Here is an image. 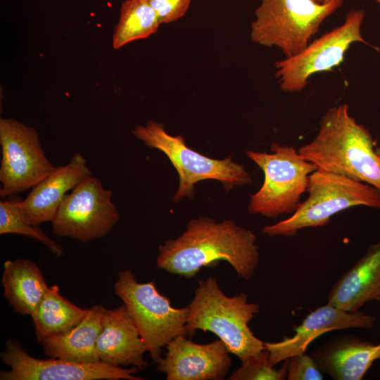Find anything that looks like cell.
I'll use <instances>...</instances> for the list:
<instances>
[{
  "label": "cell",
  "instance_id": "1",
  "mask_svg": "<svg viewBox=\"0 0 380 380\" xmlns=\"http://www.w3.org/2000/svg\"><path fill=\"white\" fill-rule=\"evenodd\" d=\"M256 236L231 220L201 216L184 232L159 246L156 265L170 274L191 278L202 267L227 262L243 279H251L260 261Z\"/></svg>",
  "mask_w": 380,
  "mask_h": 380
},
{
  "label": "cell",
  "instance_id": "2",
  "mask_svg": "<svg viewBox=\"0 0 380 380\" xmlns=\"http://www.w3.org/2000/svg\"><path fill=\"white\" fill-rule=\"evenodd\" d=\"M369 131L349 113L343 103L329 108L317 134L299 153L317 169L373 186L380 191V159Z\"/></svg>",
  "mask_w": 380,
  "mask_h": 380
},
{
  "label": "cell",
  "instance_id": "3",
  "mask_svg": "<svg viewBox=\"0 0 380 380\" xmlns=\"http://www.w3.org/2000/svg\"><path fill=\"white\" fill-rule=\"evenodd\" d=\"M187 308V334L197 330L215 334L241 362L265 349L264 342L248 326L259 312L260 305L249 303L246 293L227 296L216 278L209 276L198 282Z\"/></svg>",
  "mask_w": 380,
  "mask_h": 380
},
{
  "label": "cell",
  "instance_id": "4",
  "mask_svg": "<svg viewBox=\"0 0 380 380\" xmlns=\"http://www.w3.org/2000/svg\"><path fill=\"white\" fill-rule=\"evenodd\" d=\"M307 198L287 219L267 225L269 236L291 237L305 228L328 224L336 214L359 205L380 210V191L372 185L317 169L309 176Z\"/></svg>",
  "mask_w": 380,
  "mask_h": 380
},
{
  "label": "cell",
  "instance_id": "5",
  "mask_svg": "<svg viewBox=\"0 0 380 380\" xmlns=\"http://www.w3.org/2000/svg\"><path fill=\"white\" fill-rule=\"evenodd\" d=\"M345 0H260L251 24L255 44L280 49L285 57L295 56L311 42L324 21Z\"/></svg>",
  "mask_w": 380,
  "mask_h": 380
},
{
  "label": "cell",
  "instance_id": "6",
  "mask_svg": "<svg viewBox=\"0 0 380 380\" xmlns=\"http://www.w3.org/2000/svg\"><path fill=\"white\" fill-rule=\"evenodd\" d=\"M132 134L146 146L163 152L176 170L179 186L174 202L193 198L195 184L203 180L219 181L226 191L252 183L249 172L231 156L215 159L203 155L189 147L182 134H169L162 123L149 121L137 126Z\"/></svg>",
  "mask_w": 380,
  "mask_h": 380
},
{
  "label": "cell",
  "instance_id": "7",
  "mask_svg": "<svg viewBox=\"0 0 380 380\" xmlns=\"http://www.w3.org/2000/svg\"><path fill=\"white\" fill-rule=\"evenodd\" d=\"M271 153L247 151V157L263 172L264 181L251 195L248 210L270 218L292 215L307 191L309 176L317 167L293 146L274 142Z\"/></svg>",
  "mask_w": 380,
  "mask_h": 380
},
{
  "label": "cell",
  "instance_id": "8",
  "mask_svg": "<svg viewBox=\"0 0 380 380\" xmlns=\"http://www.w3.org/2000/svg\"><path fill=\"white\" fill-rule=\"evenodd\" d=\"M114 291L126 306L153 362L159 361L163 348L172 339L187 334L188 308L173 307L158 291L154 280L139 282L131 270H120Z\"/></svg>",
  "mask_w": 380,
  "mask_h": 380
},
{
  "label": "cell",
  "instance_id": "9",
  "mask_svg": "<svg viewBox=\"0 0 380 380\" xmlns=\"http://www.w3.org/2000/svg\"><path fill=\"white\" fill-rule=\"evenodd\" d=\"M365 16L363 9L350 11L341 25L310 42L298 54L277 61L275 77L280 89L289 93L300 92L313 75L340 65L353 43L370 45L362 34Z\"/></svg>",
  "mask_w": 380,
  "mask_h": 380
},
{
  "label": "cell",
  "instance_id": "10",
  "mask_svg": "<svg viewBox=\"0 0 380 380\" xmlns=\"http://www.w3.org/2000/svg\"><path fill=\"white\" fill-rule=\"evenodd\" d=\"M120 220L112 191L91 176L67 194L52 220V233L87 242L107 235Z\"/></svg>",
  "mask_w": 380,
  "mask_h": 380
},
{
  "label": "cell",
  "instance_id": "11",
  "mask_svg": "<svg viewBox=\"0 0 380 380\" xmlns=\"http://www.w3.org/2000/svg\"><path fill=\"white\" fill-rule=\"evenodd\" d=\"M0 196L32 189L57 167L47 158L37 131L15 119H0Z\"/></svg>",
  "mask_w": 380,
  "mask_h": 380
},
{
  "label": "cell",
  "instance_id": "12",
  "mask_svg": "<svg viewBox=\"0 0 380 380\" xmlns=\"http://www.w3.org/2000/svg\"><path fill=\"white\" fill-rule=\"evenodd\" d=\"M9 370L0 372L1 380H143L135 375L143 368L105 364L80 363L60 358L39 359L31 356L18 341L9 339L0 355Z\"/></svg>",
  "mask_w": 380,
  "mask_h": 380
},
{
  "label": "cell",
  "instance_id": "13",
  "mask_svg": "<svg viewBox=\"0 0 380 380\" xmlns=\"http://www.w3.org/2000/svg\"><path fill=\"white\" fill-rule=\"evenodd\" d=\"M166 347L157 369L167 380H222L232 365L230 353L220 339L199 344L181 335Z\"/></svg>",
  "mask_w": 380,
  "mask_h": 380
},
{
  "label": "cell",
  "instance_id": "14",
  "mask_svg": "<svg viewBox=\"0 0 380 380\" xmlns=\"http://www.w3.org/2000/svg\"><path fill=\"white\" fill-rule=\"evenodd\" d=\"M376 317L360 310L348 312L329 304L308 314L300 324L295 326L294 334L278 342H264L273 366L294 355L305 353L310 343L322 334L333 330L373 328Z\"/></svg>",
  "mask_w": 380,
  "mask_h": 380
},
{
  "label": "cell",
  "instance_id": "15",
  "mask_svg": "<svg viewBox=\"0 0 380 380\" xmlns=\"http://www.w3.org/2000/svg\"><path fill=\"white\" fill-rule=\"evenodd\" d=\"M91 175L85 158L80 153H74L65 165L57 167L20 200L27 220L35 226L52 222L67 192Z\"/></svg>",
  "mask_w": 380,
  "mask_h": 380
},
{
  "label": "cell",
  "instance_id": "16",
  "mask_svg": "<svg viewBox=\"0 0 380 380\" xmlns=\"http://www.w3.org/2000/svg\"><path fill=\"white\" fill-rule=\"evenodd\" d=\"M96 350L100 362L107 365L141 368L148 365L144 358L146 344L124 304L105 309Z\"/></svg>",
  "mask_w": 380,
  "mask_h": 380
},
{
  "label": "cell",
  "instance_id": "17",
  "mask_svg": "<svg viewBox=\"0 0 380 380\" xmlns=\"http://www.w3.org/2000/svg\"><path fill=\"white\" fill-rule=\"evenodd\" d=\"M380 301V240L332 285L327 303L348 312L358 311L369 301Z\"/></svg>",
  "mask_w": 380,
  "mask_h": 380
},
{
  "label": "cell",
  "instance_id": "18",
  "mask_svg": "<svg viewBox=\"0 0 380 380\" xmlns=\"http://www.w3.org/2000/svg\"><path fill=\"white\" fill-rule=\"evenodd\" d=\"M322 372L334 380H361L380 359V343L374 344L350 335L335 336L310 354Z\"/></svg>",
  "mask_w": 380,
  "mask_h": 380
},
{
  "label": "cell",
  "instance_id": "19",
  "mask_svg": "<svg viewBox=\"0 0 380 380\" xmlns=\"http://www.w3.org/2000/svg\"><path fill=\"white\" fill-rule=\"evenodd\" d=\"M105 309L101 305L87 308L84 317L74 327L39 342L45 355L80 363L100 362L96 343Z\"/></svg>",
  "mask_w": 380,
  "mask_h": 380
},
{
  "label": "cell",
  "instance_id": "20",
  "mask_svg": "<svg viewBox=\"0 0 380 380\" xmlns=\"http://www.w3.org/2000/svg\"><path fill=\"white\" fill-rule=\"evenodd\" d=\"M1 284L4 298L23 316L33 314L49 287L37 265L25 258L4 262Z\"/></svg>",
  "mask_w": 380,
  "mask_h": 380
},
{
  "label": "cell",
  "instance_id": "21",
  "mask_svg": "<svg viewBox=\"0 0 380 380\" xmlns=\"http://www.w3.org/2000/svg\"><path fill=\"white\" fill-rule=\"evenodd\" d=\"M87 311V308H81L63 297L57 285L49 286L30 316L38 343L70 330L82 319Z\"/></svg>",
  "mask_w": 380,
  "mask_h": 380
},
{
  "label": "cell",
  "instance_id": "22",
  "mask_svg": "<svg viewBox=\"0 0 380 380\" xmlns=\"http://www.w3.org/2000/svg\"><path fill=\"white\" fill-rule=\"evenodd\" d=\"M161 23L147 0H125L120 8L119 20L113 35V46L125 45L156 33Z\"/></svg>",
  "mask_w": 380,
  "mask_h": 380
},
{
  "label": "cell",
  "instance_id": "23",
  "mask_svg": "<svg viewBox=\"0 0 380 380\" xmlns=\"http://www.w3.org/2000/svg\"><path fill=\"white\" fill-rule=\"evenodd\" d=\"M15 234L34 239L46 246L55 255L64 254L62 246L49 237L37 226L31 224L26 219L20 199L1 201L0 234Z\"/></svg>",
  "mask_w": 380,
  "mask_h": 380
},
{
  "label": "cell",
  "instance_id": "24",
  "mask_svg": "<svg viewBox=\"0 0 380 380\" xmlns=\"http://www.w3.org/2000/svg\"><path fill=\"white\" fill-rule=\"evenodd\" d=\"M265 348L259 353L241 362V365L229 376V380H283L286 379L287 362L280 369H275Z\"/></svg>",
  "mask_w": 380,
  "mask_h": 380
},
{
  "label": "cell",
  "instance_id": "25",
  "mask_svg": "<svg viewBox=\"0 0 380 380\" xmlns=\"http://www.w3.org/2000/svg\"><path fill=\"white\" fill-rule=\"evenodd\" d=\"M288 380H322V372L311 355L305 353L286 360Z\"/></svg>",
  "mask_w": 380,
  "mask_h": 380
},
{
  "label": "cell",
  "instance_id": "26",
  "mask_svg": "<svg viewBox=\"0 0 380 380\" xmlns=\"http://www.w3.org/2000/svg\"><path fill=\"white\" fill-rule=\"evenodd\" d=\"M156 13L161 24L182 18L188 11L191 0H147Z\"/></svg>",
  "mask_w": 380,
  "mask_h": 380
},
{
  "label": "cell",
  "instance_id": "27",
  "mask_svg": "<svg viewBox=\"0 0 380 380\" xmlns=\"http://www.w3.org/2000/svg\"><path fill=\"white\" fill-rule=\"evenodd\" d=\"M376 153H377V155H378V156H379V158L380 159V148H377L376 149Z\"/></svg>",
  "mask_w": 380,
  "mask_h": 380
},
{
  "label": "cell",
  "instance_id": "28",
  "mask_svg": "<svg viewBox=\"0 0 380 380\" xmlns=\"http://www.w3.org/2000/svg\"><path fill=\"white\" fill-rule=\"evenodd\" d=\"M317 2H319V3H325L327 1H328L329 0H315Z\"/></svg>",
  "mask_w": 380,
  "mask_h": 380
},
{
  "label": "cell",
  "instance_id": "29",
  "mask_svg": "<svg viewBox=\"0 0 380 380\" xmlns=\"http://www.w3.org/2000/svg\"><path fill=\"white\" fill-rule=\"evenodd\" d=\"M377 4L380 5V0H374Z\"/></svg>",
  "mask_w": 380,
  "mask_h": 380
}]
</instances>
